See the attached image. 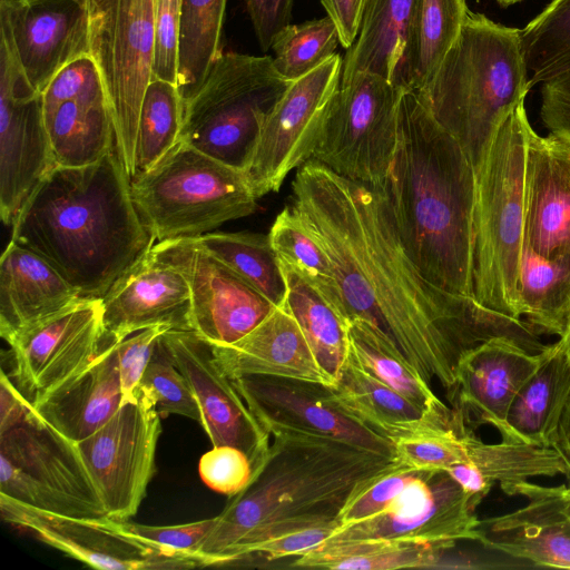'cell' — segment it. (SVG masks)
Masks as SVG:
<instances>
[{
  "instance_id": "43",
  "label": "cell",
  "mask_w": 570,
  "mask_h": 570,
  "mask_svg": "<svg viewBox=\"0 0 570 570\" xmlns=\"http://www.w3.org/2000/svg\"><path fill=\"white\" fill-rule=\"evenodd\" d=\"M530 89L570 71V0H552L520 35Z\"/></svg>"
},
{
  "instance_id": "46",
  "label": "cell",
  "mask_w": 570,
  "mask_h": 570,
  "mask_svg": "<svg viewBox=\"0 0 570 570\" xmlns=\"http://www.w3.org/2000/svg\"><path fill=\"white\" fill-rule=\"evenodd\" d=\"M472 431L461 417L446 429L422 432L394 443L399 462L416 470L445 471L465 460V440Z\"/></svg>"
},
{
  "instance_id": "18",
  "label": "cell",
  "mask_w": 570,
  "mask_h": 570,
  "mask_svg": "<svg viewBox=\"0 0 570 570\" xmlns=\"http://www.w3.org/2000/svg\"><path fill=\"white\" fill-rule=\"evenodd\" d=\"M232 380L271 435L326 438L396 460L394 443L344 412L334 402L328 385L265 375Z\"/></svg>"
},
{
  "instance_id": "10",
  "label": "cell",
  "mask_w": 570,
  "mask_h": 570,
  "mask_svg": "<svg viewBox=\"0 0 570 570\" xmlns=\"http://www.w3.org/2000/svg\"><path fill=\"white\" fill-rule=\"evenodd\" d=\"M403 91L372 73L341 80L325 106L312 159L354 181L383 187L395 150Z\"/></svg>"
},
{
  "instance_id": "44",
  "label": "cell",
  "mask_w": 570,
  "mask_h": 570,
  "mask_svg": "<svg viewBox=\"0 0 570 570\" xmlns=\"http://www.w3.org/2000/svg\"><path fill=\"white\" fill-rule=\"evenodd\" d=\"M338 42L336 24L328 16L288 24L273 41L274 67L285 80H297L335 55Z\"/></svg>"
},
{
  "instance_id": "41",
  "label": "cell",
  "mask_w": 570,
  "mask_h": 570,
  "mask_svg": "<svg viewBox=\"0 0 570 570\" xmlns=\"http://www.w3.org/2000/svg\"><path fill=\"white\" fill-rule=\"evenodd\" d=\"M268 237L277 258L297 271L321 292L342 317L330 257L317 237L291 206H285L277 214Z\"/></svg>"
},
{
  "instance_id": "20",
  "label": "cell",
  "mask_w": 570,
  "mask_h": 570,
  "mask_svg": "<svg viewBox=\"0 0 570 570\" xmlns=\"http://www.w3.org/2000/svg\"><path fill=\"white\" fill-rule=\"evenodd\" d=\"M160 341L197 401L200 425L213 446L242 450L255 470L265 458L272 436L219 366L212 345L191 330H167Z\"/></svg>"
},
{
  "instance_id": "62",
  "label": "cell",
  "mask_w": 570,
  "mask_h": 570,
  "mask_svg": "<svg viewBox=\"0 0 570 570\" xmlns=\"http://www.w3.org/2000/svg\"><path fill=\"white\" fill-rule=\"evenodd\" d=\"M502 7H509L523 0H495Z\"/></svg>"
},
{
  "instance_id": "7",
  "label": "cell",
  "mask_w": 570,
  "mask_h": 570,
  "mask_svg": "<svg viewBox=\"0 0 570 570\" xmlns=\"http://www.w3.org/2000/svg\"><path fill=\"white\" fill-rule=\"evenodd\" d=\"M131 195L156 242L200 237L254 214L258 199L244 170L181 140L131 179Z\"/></svg>"
},
{
  "instance_id": "24",
  "label": "cell",
  "mask_w": 570,
  "mask_h": 570,
  "mask_svg": "<svg viewBox=\"0 0 570 570\" xmlns=\"http://www.w3.org/2000/svg\"><path fill=\"white\" fill-rule=\"evenodd\" d=\"M524 245L544 257L570 254V142L532 127L524 166Z\"/></svg>"
},
{
  "instance_id": "11",
  "label": "cell",
  "mask_w": 570,
  "mask_h": 570,
  "mask_svg": "<svg viewBox=\"0 0 570 570\" xmlns=\"http://www.w3.org/2000/svg\"><path fill=\"white\" fill-rule=\"evenodd\" d=\"M155 7L156 0H99L90 13V55L101 73L117 149L131 179L140 106L151 80Z\"/></svg>"
},
{
  "instance_id": "38",
  "label": "cell",
  "mask_w": 570,
  "mask_h": 570,
  "mask_svg": "<svg viewBox=\"0 0 570 570\" xmlns=\"http://www.w3.org/2000/svg\"><path fill=\"white\" fill-rule=\"evenodd\" d=\"M227 0H181L177 87L186 104L222 55Z\"/></svg>"
},
{
  "instance_id": "6",
  "label": "cell",
  "mask_w": 570,
  "mask_h": 570,
  "mask_svg": "<svg viewBox=\"0 0 570 570\" xmlns=\"http://www.w3.org/2000/svg\"><path fill=\"white\" fill-rule=\"evenodd\" d=\"M530 128L523 100L500 125L475 171L472 297L488 309L517 318H521L518 294Z\"/></svg>"
},
{
  "instance_id": "35",
  "label": "cell",
  "mask_w": 570,
  "mask_h": 570,
  "mask_svg": "<svg viewBox=\"0 0 570 570\" xmlns=\"http://www.w3.org/2000/svg\"><path fill=\"white\" fill-rule=\"evenodd\" d=\"M416 0H366L357 37L343 58L341 80L365 72L393 82Z\"/></svg>"
},
{
  "instance_id": "33",
  "label": "cell",
  "mask_w": 570,
  "mask_h": 570,
  "mask_svg": "<svg viewBox=\"0 0 570 570\" xmlns=\"http://www.w3.org/2000/svg\"><path fill=\"white\" fill-rule=\"evenodd\" d=\"M43 118L55 166L95 164L116 145L108 100L67 101Z\"/></svg>"
},
{
  "instance_id": "23",
  "label": "cell",
  "mask_w": 570,
  "mask_h": 570,
  "mask_svg": "<svg viewBox=\"0 0 570 570\" xmlns=\"http://www.w3.org/2000/svg\"><path fill=\"white\" fill-rule=\"evenodd\" d=\"M562 484L544 487L529 481L503 490L528 503L498 517L480 520L478 540L487 548L535 567L570 569V520L562 510Z\"/></svg>"
},
{
  "instance_id": "25",
  "label": "cell",
  "mask_w": 570,
  "mask_h": 570,
  "mask_svg": "<svg viewBox=\"0 0 570 570\" xmlns=\"http://www.w3.org/2000/svg\"><path fill=\"white\" fill-rule=\"evenodd\" d=\"M543 352L532 354L500 337L469 351L458 365L449 394L453 409L469 428L492 424L499 429L514 395L541 363Z\"/></svg>"
},
{
  "instance_id": "47",
  "label": "cell",
  "mask_w": 570,
  "mask_h": 570,
  "mask_svg": "<svg viewBox=\"0 0 570 570\" xmlns=\"http://www.w3.org/2000/svg\"><path fill=\"white\" fill-rule=\"evenodd\" d=\"M429 472L412 469L400 463L395 468L372 478L352 493L340 511L337 518L341 527L353 524L384 512Z\"/></svg>"
},
{
  "instance_id": "27",
  "label": "cell",
  "mask_w": 570,
  "mask_h": 570,
  "mask_svg": "<svg viewBox=\"0 0 570 570\" xmlns=\"http://www.w3.org/2000/svg\"><path fill=\"white\" fill-rule=\"evenodd\" d=\"M122 402L117 342L105 340L92 362L32 407L46 423L76 443L104 425Z\"/></svg>"
},
{
  "instance_id": "50",
  "label": "cell",
  "mask_w": 570,
  "mask_h": 570,
  "mask_svg": "<svg viewBox=\"0 0 570 570\" xmlns=\"http://www.w3.org/2000/svg\"><path fill=\"white\" fill-rule=\"evenodd\" d=\"M181 0H156L151 78L177 86Z\"/></svg>"
},
{
  "instance_id": "55",
  "label": "cell",
  "mask_w": 570,
  "mask_h": 570,
  "mask_svg": "<svg viewBox=\"0 0 570 570\" xmlns=\"http://www.w3.org/2000/svg\"><path fill=\"white\" fill-rule=\"evenodd\" d=\"M261 49L272 48L276 36L291 21L293 0H245Z\"/></svg>"
},
{
  "instance_id": "32",
  "label": "cell",
  "mask_w": 570,
  "mask_h": 570,
  "mask_svg": "<svg viewBox=\"0 0 570 570\" xmlns=\"http://www.w3.org/2000/svg\"><path fill=\"white\" fill-rule=\"evenodd\" d=\"M468 12L465 0H416L393 83L420 90L456 40Z\"/></svg>"
},
{
  "instance_id": "19",
  "label": "cell",
  "mask_w": 570,
  "mask_h": 570,
  "mask_svg": "<svg viewBox=\"0 0 570 570\" xmlns=\"http://www.w3.org/2000/svg\"><path fill=\"white\" fill-rule=\"evenodd\" d=\"M475 509L446 471H430L391 508L338 528L327 541L381 539L453 548L460 540H478Z\"/></svg>"
},
{
  "instance_id": "29",
  "label": "cell",
  "mask_w": 570,
  "mask_h": 570,
  "mask_svg": "<svg viewBox=\"0 0 570 570\" xmlns=\"http://www.w3.org/2000/svg\"><path fill=\"white\" fill-rule=\"evenodd\" d=\"M79 298L47 261L10 240L0 259V334L7 343Z\"/></svg>"
},
{
  "instance_id": "21",
  "label": "cell",
  "mask_w": 570,
  "mask_h": 570,
  "mask_svg": "<svg viewBox=\"0 0 570 570\" xmlns=\"http://www.w3.org/2000/svg\"><path fill=\"white\" fill-rule=\"evenodd\" d=\"M0 30L41 95L65 66L90 55V11L76 0H0Z\"/></svg>"
},
{
  "instance_id": "34",
  "label": "cell",
  "mask_w": 570,
  "mask_h": 570,
  "mask_svg": "<svg viewBox=\"0 0 570 570\" xmlns=\"http://www.w3.org/2000/svg\"><path fill=\"white\" fill-rule=\"evenodd\" d=\"M519 316L539 334L570 331V254L541 256L524 245L518 294Z\"/></svg>"
},
{
  "instance_id": "4",
  "label": "cell",
  "mask_w": 570,
  "mask_h": 570,
  "mask_svg": "<svg viewBox=\"0 0 570 570\" xmlns=\"http://www.w3.org/2000/svg\"><path fill=\"white\" fill-rule=\"evenodd\" d=\"M271 436L250 482L230 497L199 547L204 567H230L274 537L336 520L360 485L401 463L326 438Z\"/></svg>"
},
{
  "instance_id": "30",
  "label": "cell",
  "mask_w": 570,
  "mask_h": 570,
  "mask_svg": "<svg viewBox=\"0 0 570 570\" xmlns=\"http://www.w3.org/2000/svg\"><path fill=\"white\" fill-rule=\"evenodd\" d=\"M569 396L570 363L559 338L514 395L498 429L502 441L552 446Z\"/></svg>"
},
{
  "instance_id": "37",
  "label": "cell",
  "mask_w": 570,
  "mask_h": 570,
  "mask_svg": "<svg viewBox=\"0 0 570 570\" xmlns=\"http://www.w3.org/2000/svg\"><path fill=\"white\" fill-rule=\"evenodd\" d=\"M279 264L286 283L284 302L321 367L335 382L348 355V325L322 293L297 271L281 261Z\"/></svg>"
},
{
  "instance_id": "49",
  "label": "cell",
  "mask_w": 570,
  "mask_h": 570,
  "mask_svg": "<svg viewBox=\"0 0 570 570\" xmlns=\"http://www.w3.org/2000/svg\"><path fill=\"white\" fill-rule=\"evenodd\" d=\"M198 471L207 487L233 497L247 487L254 469L242 450L232 445H214L200 458Z\"/></svg>"
},
{
  "instance_id": "5",
  "label": "cell",
  "mask_w": 570,
  "mask_h": 570,
  "mask_svg": "<svg viewBox=\"0 0 570 570\" xmlns=\"http://www.w3.org/2000/svg\"><path fill=\"white\" fill-rule=\"evenodd\" d=\"M520 35L521 29L469 10L456 40L416 91L474 173L500 125L530 90Z\"/></svg>"
},
{
  "instance_id": "14",
  "label": "cell",
  "mask_w": 570,
  "mask_h": 570,
  "mask_svg": "<svg viewBox=\"0 0 570 570\" xmlns=\"http://www.w3.org/2000/svg\"><path fill=\"white\" fill-rule=\"evenodd\" d=\"M1 517L38 540L96 569L174 570L204 567L193 556L173 551L128 531L109 517L80 519L41 511L0 495Z\"/></svg>"
},
{
  "instance_id": "26",
  "label": "cell",
  "mask_w": 570,
  "mask_h": 570,
  "mask_svg": "<svg viewBox=\"0 0 570 570\" xmlns=\"http://www.w3.org/2000/svg\"><path fill=\"white\" fill-rule=\"evenodd\" d=\"M212 347L230 379L265 375L334 384L284 301L240 340Z\"/></svg>"
},
{
  "instance_id": "3",
  "label": "cell",
  "mask_w": 570,
  "mask_h": 570,
  "mask_svg": "<svg viewBox=\"0 0 570 570\" xmlns=\"http://www.w3.org/2000/svg\"><path fill=\"white\" fill-rule=\"evenodd\" d=\"M381 189L420 273L440 289L472 297L475 173L416 91L401 96L395 150Z\"/></svg>"
},
{
  "instance_id": "58",
  "label": "cell",
  "mask_w": 570,
  "mask_h": 570,
  "mask_svg": "<svg viewBox=\"0 0 570 570\" xmlns=\"http://www.w3.org/2000/svg\"><path fill=\"white\" fill-rule=\"evenodd\" d=\"M567 466V479H570V396L562 412L557 434L552 444Z\"/></svg>"
},
{
  "instance_id": "22",
  "label": "cell",
  "mask_w": 570,
  "mask_h": 570,
  "mask_svg": "<svg viewBox=\"0 0 570 570\" xmlns=\"http://www.w3.org/2000/svg\"><path fill=\"white\" fill-rule=\"evenodd\" d=\"M101 306L104 340L109 342L155 326L191 330L186 278L151 250L112 284Z\"/></svg>"
},
{
  "instance_id": "16",
  "label": "cell",
  "mask_w": 570,
  "mask_h": 570,
  "mask_svg": "<svg viewBox=\"0 0 570 570\" xmlns=\"http://www.w3.org/2000/svg\"><path fill=\"white\" fill-rule=\"evenodd\" d=\"M151 252L186 278L190 292L191 331L212 345H227L240 340L276 307L210 254L197 238L157 242Z\"/></svg>"
},
{
  "instance_id": "15",
  "label": "cell",
  "mask_w": 570,
  "mask_h": 570,
  "mask_svg": "<svg viewBox=\"0 0 570 570\" xmlns=\"http://www.w3.org/2000/svg\"><path fill=\"white\" fill-rule=\"evenodd\" d=\"M8 344L17 389L33 406L83 370L101 351V299L80 297L59 313L13 336Z\"/></svg>"
},
{
  "instance_id": "48",
  "label": "cell",
  "mask_w": 570,
  "mask_h": 570,
  "mask_svg": "<svg viewBox=\"0 0 570 570\" xmlns=\"http://www.w3.org/2000/svg\"><path fill=\"white\" fill-rule=\"evenodd\" d=\"M72 100H107L99 68L86 55L65 66L42 92L43 114Z\"/></svg>"
},
{
  "instance_id": "61",
  "label": "cell",
  "mask_w": 570,
  "mask_h": 570,
  "mask_svg": "<svg viewBox=\"0 0 570 570\" xmlns=\"http://www.w3.org/2000/svg\"><path fill=\"white\" fill-rule=\"evenodd\" d=\"M76 1H79V2H81L83 4H86L89 8L90 13L92 12L95 7L99 2V0H76Z\"/></svg>"
},
{
  "instance_id": "52",
  "label": "cell",
  "mask_w": 570,
  "mask_h": 570,
  "mask_svg": "<svg viewBox=\"0 0 570 570\" xmlns=\"http://www.w3.org/2000/svg\"><path fill=\"white\" fill-rule=\"evenodd\" d=\"M168 328L149 327L117 342V356L124 402L136 400L139 385L159 336Z\"/></svg>"
},
{
  "instance_id": "57",
  "label": "cell",
  "mask_w": 570,
  "mask_h": 570,
  "mask_svg": "<svg viewBox=\"0 0 570 570\" xmlns=\"http://www.w3.org/2000/svg\"><path fill=\"white\" fill-rule=\"evenodd\" d=\"M30 407L31 404L2 370L0 377V431L18 422Z\"/></svg>"
},
{
  "instance_id": "9",
  "label": "cell",
  "mask_w": 570,
  "mask_h": 570,
  "mask_svg": "<svg viewBox=\"0 0 570 570\" xmlns=\"http://www.w3.org/2000/svg\"><path fill=\"white\" fill-rule=\"evenodd\" d=\"M0 495L71 518L108 517L76 443L32 406L0 431Z\"/></svg>"
},
{
  "instance_id": "1",
  "label": "cell",
  "mask_w": 570,
  "mask_h": 570,
  "mask_svg": "<svg viewBox=\"0 0 570 570\" xmlns=\"http://www.w3.org/2000/svg\"><path fill=\"white\" fill-rule=\"evenodd\" d=\"M291 207L327 253L347 325L362 321L392 342L428 383L454 387L461 358L492 338L538 354L547 348L523 318L431 284L404 249L381 188L315 159L297 168Z\"/></svg>"
},
{
  "instance_id": "60",
  "label": "cell",
  "mask_w": 570,
  "mask_h": 570,
  "mask_svg": "<svg viewBox=\"0 0 570 570\" xmlns=\"http://www.w3.org/2000/svg\"><path fill=\"white\" fill-rule=\"evenodd\" d=\"M562 342H563V346H564V352H566V355H567V358L570 363V331L569 333L561 338Z\"/></svg>"
},
{
  "instance_id": "40",
  "label": "cell",
  "mask_w": 570,
  "mask_h": 570,
  "mask_svg": "<svg viewBox=\"0 0 570 570\" xmlns=\"http://www.w3.org/2000/svg\"><path fill=\"white\" fill-rule=\"evenodd\" d=\"M196 238L275 306L283 303L286 296L285 277L268 234L210 232Z\"/></svg>"
},
{
  "instance_id": "8",
  "label": "cell",
  "mask_w": 570,
  "mask_h": 570,
  "mask_svg": "<svg viewBox=\"0 0 570 570\" xmlns=\"http://www.w3.org/2000/svg\"><path fill=\"white\" fill-rule=\"evenodd\" d=\"M291 82L271 56L222 52L184 104L179 140L245 171L263 120Z\"/></svg>"
},
{
  "instance_id": "17",
  "label": "cell",
  "mask_w": 570,
  "mask_h": 570,
  "mask_svg": "<svg viewBox=\"0 0 570 570\" xmlns=\"http://www.w3.org/2000/svg\"><path fill=\"white\" fill-rule=\"evenodd\" d=\"M55 167L35 90L11 47L0 39V216L12 226L22 206Z\"/></svg>"
},
{
  "instance_id": "51",
  "label": "cell",
  "mask_w": 570,
  "mask_h": 570,
  "mask_svg": "<svg viewBox=\"0 0 570 570\" xmlns=\"http://www.w3.org/2000/svg\"><path fill=\"white\" fill-rule=\"evenodd\" d=\"M341 527L338 518L333 521L296 529L274 537L257 546L249 554L230 567L244 566L255 559L276 561L298 558L326 542Z\"/></svg>"
},
{
  "instance_id": "59",
  "label": "cell",
  "mask_w": 570,
  "mask_h": 570,
  "mask_svg": "<svg viewBox=\"0 0 570 570\" xmlns=\"http://www.w3.org/2000/svg\"><path fill=\"white\" fill-rule=\"evenodd\" d=\"M562 510L567 518L570 520V479H568V485L562 484Z\"/></svg>"
},
{
  "instance_id": "42",
  "label": "cell",
  "mask_w": 570,
  "mask_h": 570,
  "mask_svg": "<svg viewBox=\"0 0 570 570\" xmlns=\"http://www.w3.org/2000/svg\"><path fill=\"white\" fill-rule=\"evenodd\" d=\"M184 102L178 87L151 78L139 111L135 168L136 175L159 161L180 139Z\"/></svg>"
},
{
  "instance_id": "53",
  "label": "cell",
  "mask_w": 570,
  "mask_h": 570,
  "mask_svg": "<svg viewBox=\"0 0 570 570\" xmlns=\"http://www.w3.org/2000/svg\"><path fill=\"white\" fill-rule=\"evenodd\" d=\"M121 521L124 527L138 538L199 559L197 551L214 527L216 517L166 527L139 524L128 520Z\"/></svg>"
},
{
  "instance_id": "56",
  "label": "cell",
  "mask_w": 570,
  "mask_h": 570,
  "mask_svg": "<svg viewBox=\"0 0 570 570\" xmlns=\"http://www.w3.org/2000/svg\"><path fill=\"white\" fill-rule=\"evenodd\" d=\"M336 24L340 43L348 49L355 41L366 0H321Z\"/></svg>"
},
{
  "instance_id": "28",
  "label": "cell",
  "mask_w": 570,
  "mask_h": 570,
  "mask_svg": "<svg viewBox=\"0 0 570 570\" xmlns=\"http://www.w3.org/2000/svg\"><path fill=\"white\" fill-rule=\"evenodd\" d=\"M334 402L356 421L393 443L422 432L454 425L460 415L425 410L358 367L347 355L330 386Z\"/></svg>"
},
{
  "instance_id": "13",
  "label": "cell",
  "mask_w": 570,
  "mask_h": 570,
  "mask_svg": "<svg viewBox=\"0 0 570 570\" xmlns=\"http://www.w3.org/2000/svg\"><path fill=\"white\" fill-rule=\"evenodd\" d=\"M343 59L333 55L291 82L266 115L245 173L257 195L277 191L287 175L312 158L326 104L338 88Z\"/></svg>"
},
{
  "instance_id": "54",
  "label": "cell",
  "mask_w": 570,
  "mask_h": 570,
  "mask_svg": "<svg viewBox=\"0 0 570 570\" xmlns=\"http://www.w3.org/2000/svg\"><path fill=\"white\" fill-rule=\"evenodd\" d=\"M540 118L550 134L570 142V71L543 82Z\"/></svg>"
},
{
  "instance_id": "2",
  "label": "cell",
  "mask_w": 570,
  "mask_h": 570,
  "mask_svg": "<svg viewBox=\"0 0 570 570\" xmlns=\"http://www.w3.org/2000/svg\"><path fill=\"white\" fill-rule=\"evenodd\" d=\"M11 227L12 242L91 299H102L156 243L135 206L117 145L95 164L52 167Z\"/></svg>"
},
{
  "instance_id": "45",
  "label": "cell",
  "mask_w": 570,
  "mask_h": 570,
  "mask_svg": "<svg viewBox=\"0 0 570 570\" xmlns=\"http://www.w3.org/2000/svg\"><path fill=\"white\" fill-rule=\"evenodd\" d=\"M160 336L140 381L139 390L154 403L161 419L169 414H179L200 424L202 414L197 401L185 376L165 350Z\"/></svg>"
},
{
  "instance_id": "31",
  "label": "cell",
  "mask_w": 570,
  "mask_h": 570,
  "mask_svg": "<svg viewBox=\"0 0 570 570\" xmlns=\"http://www.w3.org/2000/svg\"><path fill=\"white\" fill-rule=\"evenodd\" d=\"M478 507L490 489L501 490L534 476L567 475V466L552 446L501 441L484 443L473 431L466 435L465 460L445 470Z\"/></svg>"
},
{
  "instance_id": "36",
  "label": "cell",
  "mask_w": 570,
  "mask_h": 570,
  "mask_svg": "<svg viewBox=\"0 0 570 570\" xmlns=\"http://www.w3.org/2000/svg\"><path fill=\"white\" fill-rule=\"evenodd\" d=\"M450 547L393 540L326 541L292 566L331 570L441 568Z\"/></svg>"
},
{
  "instance_id": "39",
  "label": "cell",
  "mask_w": 570,
  "mask_h": 570,
  "mask_svg": "<svg viewBox=\"0 0 570 570\" xmlns=\"http://www.w3.org/2000/svg\"><path fill=\"white\" fill-rule=\"evenodd\" d=\"M348 357L371 376L419 406L431 411L449 409L401 351L365 322L348 324Z\"/></svg>"
},
{
  "instance_id": "12",
  "label": "cell",
  "mask_w": 570,
  "mask_h": 570,
  "mask_svg": "<svg viewBox=\"0 0 570 570\" xmlns=\"http://www.w3.org/2000/svg\"><path fill=\"white\" fill-rule=\"evenodd\" d=\"M161 417L140 391L98 430L76 442L107 515L134 517L155 473Z\"/></svg>"
}]
</instances>
